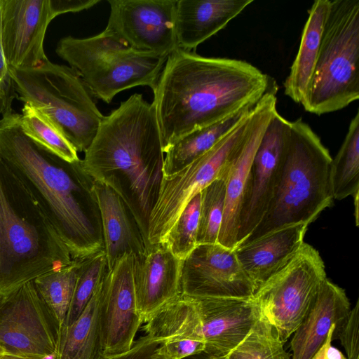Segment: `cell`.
Returning <instances> with one entry per match:
<instances>
[{
    "mask_svg": "<svg viewBox=\"0 0 359 359\" xmlns=\"http://www.w3.org/2000/svg\"><path fill=\"white\" fill-rule=\"evenodd\" d=\"M276 87L274 79L248 62L177 48L152 90L163 153L184 135L255 106Z\"/></svg>",
    "mask_w": 359,
    "mask_h": 359,
    "instance_id": "cell-1",
    "label": "cell"
},
{
    "mask_svg": "<svg viewBox=\"0 0 359 359\" xmlns=\"http://www.w3.org/2000/svg\"><path fill=\"white\" fill-rule=\"evenodd\" d=\"M20 115L0 119V156L30 192L73 259L104 250L94 180L81 159L68 162L22 131Z\"/></svg>",
    "mask_w": 359,
    "mask_h": 359,
    "instance_id": "cell-2",
    "label": "cell"
},
{
    "mask_svg": "<svg viewBox=\"0 0 359 359\" xmlns=\"http://www.w3.org/2000/svg\"><path fill=\"white\" fill-rule=\"evenodd\" d=\"M84 153L82 162L86 172L123 199L148 247L149 219L163 178L164 161L152 103L142 94L130 95L104 116Z\"/></svg>",
    "mask_w": 359,
    "mask_h": 359,
    "instance_id": "cell-3",
    "label": "cell"
},
{
    "mask_svg": "<svg viewBox=\"0 0 359 359\" xmlns=\"http://www.w3.org/2000/svg\"><path fill=\"white\" fill-rule=\"evenodd\" d=\"M73 260L37 202L0 156V297Z\"/></svg>",
    "mask_w": 359,
    "mask_h": 359,
    "instance_id": "cell-4",
    "label": "cell"
},
{
    "mask_svg": "<svg viewBox=\"0 0 359 359\" xmlns=\"http://www.w3.org/2000/svg\"><path fill=\"white\" fill-rule=\"evenodd\" d=\"M332 159L306 123L302 118L291 122L289 145L276 193L260 222L238 246L288 225H309L330 207L334 200Z\"/></svg>",
    "mask_w": 359,
    "mask_h": 359,
    "instance_id": "cell-5",
    "label": "cell"
},
{
    "mask_svg": "<svg viewBox=\"0 0 359 359\" xmlns=\"http://www.w3.org/2000/svg\"><path fill=\"white\" fill-rule=\"evenodd\" d=\"M55 52L78 73L91 95L106 103L135 86L153 90L167 60L134 50L106 29L88 38L63 37Z\"/></svg>",
    "mask_w": 359,
    "mask_h": 359,
    "instance_id": "cell-6",
    "label": "cell"
},
{
    "mask_svg": "<svg viewBox=\"0 0 359 359\" xmlns=\"http://www.w3.org/2000/svg\"><path fill=\"white\" fill-rule=\"evenodd\" d=\"M358 98L359 0L330 1L310 88L302 105L320 116Z\"/></svg>",
    "mask_w": 359,
    "mask_h": 359,
    "instance_id": "cell-7",
    "label": "cell"
},
{
    "mask_svg": "<svg viewBox=\"0 0 359 359\" xmlns=\"http://www.w3.org/2000/svg\"><path fill=\"white\" fill-rule=\"evenodd\" d=\"M10 69L17 97L46 115L77 152H84L104 116L78 73L48 60L35 68Z\"/></svg>",
    "mask_w": 359,
    "mask_h": 359,
    "instance_id": "cell-8",
    "label": "cell"
},
{
    "mask_svg": "<svg viewBox=\"0 0 359 359\" xmlns=\"http://www.w3.org/2000/svg\"><path fill=\"white\" fill-rule=\"evenodd\" d=\"M250 115L206 153L175 175L161 182L149 219V245L163 243L187 204L217 179H226L231 160L242 144Z\"/></svg>",
    "mask_w": 359,
    "mask_h": 359,
    "instance_id": "cell-9",
    "label": "cell"
},
{
    "mask_svg": "<svg viewBox=\"0 0 359 359\" xmlns=\"http://www.w3.org/2000/svg\"><path fill=\"white\" fill-rule=\"evenodd\" d=\"M326 278L319 252L304 243L293 259L255 293L252 299L283 344L302 323Z\"/></svg>",
    "mask_w": 359,
    "mask_h": 359,
    "instance_id": "cell-10",
    "label": "cell"
},
{
    "mask_svg": "<svg viewBox=\"0 0 359 359\" xmlns=\"http://www.w3.org/2000/svg\"><path fill=\"white\" fill-rule=\"evenodd\" d=\"M60 327L33 281L0 297V347L25 359H55Z\"/></svg>",
    "mask_w": 359,
    "mask_h": 359,
    "instance_id": "cell-11",
    "label": "cell"
},
{
    "mask_svg": "<svg viewBox=\"0 0 359 359\" xmlns=\"http://www.w3.org/2000/svg\"><path fill=\"white\" fill-rule=\"evenodd\" d=\"M135 257L124 254L104 276L98 306V353L119 355L129 351L143 323L134 287Z\"/></svg>",
    "mask_w": 359,
    "mask_h": 359,
    "instance_id": "cell-12",
    "label": "cell"
},
{
    "mask_svg": "<svg viewBox=\"0 0 359 359\" xmlns=\"http://www.w3.org/2000/svg\"><path fill=\"white\" fill-rule=\"evenodd\" d=\"M290 132L291 122L277 111L264 132L250 167L239 215L236 246L260 222L276 193Z\"/></svg>",
    "mask_w": 359,
    "mask_h": 359,
    "instance_id": "cell-13",
    "label": "cell"
},
{
    "mask_svg": "<svg viewBox=\"0 0 359 359\" xmlns=\"http://www.w3.org/2000/svg\"><path fill=\"white\" fill-rule=\"evenodd\" d=\"M106 29L134 50L168 57L178 48L175 30L177 0H109Z\"/></svg>",
    "mask_w": 359,
    "mask_h": 359,
    "instance_id": "cell-14",
    "label": "cell"
},
{
    "mask_svg": "<svg viewBox=\"0 0 359 359\" xmlns=\"http://www.w3.org/2000/svg\"><path fill=\"white\" fill-rule=\"evenodd\" d=\"M255 288L234 249L199 244L183 260L181 294L194 298L251 299Z\"/></svg>",
    "mask_w": 359,
    "mask_h": 359,
    "instance_id": "cell-15",
    "label": "cell"
},
{
    "mask_svg": "<svg viewBox=\"0 0 359 359\" xmlns=\"http://www.w3.org/2000/svg\"><path fill=\"white\" fill-rule=\"evenodd\" d=\"M2 39L10 68H35L48 59L43 42L53 20L49 0H2Z\"/></svg>",
    "mask_w": 359,
    "mask_h": 359,
    "instance_id": "cell-16",
    "label": "cell"
},
{
    "mask_svg": "<svg viewBox=\"0 0 359 359\" xmlns=\"http://www.w3.org/2000/svg\"><path fill=\"white\" fill-rule=\"evenodd\" d=\"M278 87L269 90L255 104L247 134L231 160L226 177L225 204L218 243L231 249L237 244L239 215L250 167L264 132L277 111Z\"/></svg>",
    "mask_w": 359,
    "mask_h": 359,
    "instance_id": "cell-17",
    "label": "cell"
},
{
    "mask_svg": "<svg viewBox=\"0 0 359 359\" xmlns=\"http://www.w3.org/2000/svg\"><path fill=\"white\" fill-rule=\"evenodd\" d=\"M205 341L204 352L224 358L248 335L260 315L251 299L194 298Z\"/></svg>",
    "mask_w": 359,
    "mask_h": 359,
    "instance_id": "cell-18",
    "label": "cell"
},
{
    "mask_svg": "<svg viewBox=\"0 0 359 359\" xmlns=\"http://www.w3.org/2000/svg\"><path fill=\"white\" fill-rule=\"evenodd\" d=\"M183 260L165 243L149 245L134 259L133 279L137 309L145 323L157 310L181 294Z\"/></svg>",
    "mask_w": 359,
    "mask_h": 359,
    "instance_id": "cell-19",
    "label": "cell"
},
{
    "mask_svg": "<svg viewBox=\"0 0 359 359\" xmlns=\"http://www.w3.org/2000/svg\"><path fill=\"white\" fill-rule=\"evenodd\" d=\"M146 335L156 341L169 359L203 352L205 341L196 299L181 294L145 322Z\"/></svg>",
    "mask_w": 359,
    "mask_h": 359,
    "instance_id": "cell-20",
    "label": "cell"
},
{
    "mask_svg": "<svg viewBox=\"0 0 359 359\" xmlns=\"http://www.w3.org/2000/svg\"><path fill=\"white\" fill-rule=\"evenodd\" d=\"M308 226L305 223L288 225L234 249L256 292L300 251Z\"/></svg>",
    "mask_w": 359,
    "mask_h": 359,
    "instance_id": "cell-21",
    "label": "cell"
},
{
    "mask_svg": "<svg viewBox=\"0 0 359 359\" xmlns=\"http://www.w3.org/2000/svg\"><path fill=\"white\" fill-rule=\"evenodd\" d=\"M344 289L327 278L290 341L292 359H311L332 326L337 329L351 311Z\"/></svg>",
    "mask_w": 359,
    "mask_h": 359,
    "instance_id": "cell-22",
    "label": "cell"
},
{
    "mask_svg": "<svg viewBox=\"0 0 359 359\" xmlns=\"http://www.w3.org/2000/svg\"><path fill=\"white\" fill-rule=\"evenodd\" d=\"M100 209L104 251L108 269L124 254L142 257L147 245L137 221L123 199L110 187L94 180Z\"/></svg>",
    "mask_w": 359,
    "mask_h": 359,
    "instance_id": "cell-23",
    "label": "cell"
},
{
    "mask_svg": "<svg viewBox=\"0 0 359 359\" xmlns=\"http://www.w3.org/2000/svg\"><path fill=\"white\" fill-rule=\"evenodd\" d=\"M253 0H177L175 30L178 48L192 51L226 25Z\"/></svg>",
    "mask_w": 359,
    "mask_h": 359,
    "instance_id": "cell-24",
    "label": "cell"
},
{
    "mask_svg": "<svg viewBox=\"0 0 359 359\" xmlns=\"http://www.w3.org/2000/svg\"><path fill=\"white\" fill-rule=\"evenodd\" d=\"M330 0H317L309 11L299 48L284 83V93L302 104L309 93L320 46Z\"/></svg>",
    "mask_w": 359,
    "mask_h": 359,
    "instance_id": "cell-25",
    "label": "cell"
},
{
    "mask_svg": "<svg viewBox=\"0 0 359 359\" xmlns=\"http://www.w3.org/2000/svg\"><path fill=\"white\" fill-rule=\"evenodd\" d=\"M255 106L180 138L164 153L163 177L175 175L206 153L245 119Z\"/></svg>",
    "mask_w": 359,
    "mask_h": 359,
    "instance_id": "cell-26",
    "label": "cell"
},
{
    "mask_svg": "<svg viewBox=\"0 0 359 359\" xmlns=\"http://www.w3.org/2000/svg\"><path fill=\"white\" fill-rule=\"evenodd\" d=\"M101 283L102 280L76 320L60 327L55 359H95L98 353V306Z\"/></svg>",
    "mask_w": 359,
    "mask_h": 359,
    "instance_id": "cell-27",
    "label": "cell"
},
{
    "mask_svg": "<svg viewBox=\"0 0 359 359\" xmlns=\"http://www.w3.org/2000/svg\"><path fill=\"white\" fill-rule=\"evenodd\" d=\"M334 199L359 194V111L351 119L344 142L331 163Z\"/></svg>",
    "mask_w": 359,
    "mask_h": 359,
    "instance_id": "cell-28",
    "label": "cell"
},
{
    "mask_svg": "<svg viewBox=\"0 0 359 359\" xmlns=\"http://www.w3.org/2000/svg\"><path fill=\"white\" fill-rule=\"evenodd\" d=\"M82 259H74L68 266L33 280L60 327L67 318Z\"/></svg>",
    "mask_w": 359,
    "mask_h": 359,
    "instance_id": "cell-29",
    "label": "cell"
},
{
    "mask_svg": "<svg viewBox=\"0 0 359 359\" xmlns=\"http://www.w3.org/2000/svg\"><path fill=\"white\" fill-rule=\"evenodd\" d=\"M20 115L23 133L36 144L68 162L79 159L76 150L62 131L40 111L24 104Z\"/></svg>",
    "mask_w": 359,
    "mask_h": 359,
    "instance_id": "cell-30",
    "label": "cell"
},
{
    "mask_svg": "<svg viewBox=\"0 0 359 359\" xmlns=\"http://www.w3.org/2000/svg\"><path fill=\"white\" fill-rule=\"evenodd\" d=\"M224 359L291 358L276 329L260 312L248 335Z\"/></svg>",
    "mask_w": 359,
    "mask_h": 359,
    "instance_id": "cell-31",
    "label": "cell"
},
{
    "mask_svg": "<svg viewBox=\"0 0 359 359\" xmlns=\"http://www.w3.org/2000/svg\"><path fill=\"white\" fill-rule=\"evenodd\" d=\"M108 269L103 250L81 260L74 290L63 325L72 324L92 298Z\"/></svg>",
    "mask_w": 359,
    "mask_h": 359,
    "instance_id": "cell-32",
    "label": "cell"
},
{
    "mask_svg": "<svg viewBox=\"0 0 359 359\" xmlns=\"http://www.w3.org/2000/svg\"><path fill=\"white\" fill-rule=\"evenodd\" d=\"M226 179H217L201 191L197 245L218 243L223 219Z\"/></svg>",
    "mask_w": 359,
    "mask_h": 359,
    "instance_id": "cell-33",
    "label": "cell"
},
{
    "mask_svg": "<svg viewBox=\"0 0 359 359\" xmlns=\"http://www.w3.org/2000/svg\"><path fill=\"white\" fill-rule=\"evenodd\" d=\"M200 208L201 192L187 204L163 241L170 252L181 260L197 245Z\"/></svg>",
    "mask_w": 359,
    "mask_h": 359,
    "instance_id": "cell-34",
    "label": "cell"
},
{
    "mask_svg": "<svg viewBox=\"0 0 359 359\" xmlns=\"http://www.w3.org/2000/svg\"><path fill=\"white\" fill-rule=\"evenodd\" d=\"M359 302L351 309L340 326L334 330L332 341L339 339L345 349L348 359H359L358 323Z\"/></svg>",
    "mask_w": 359,
    "mask_h": 359,
    "instance_id": "cell-35",
    "label": "cell"
},
{
    "mask_svg": "<svg viewBox=\"0 0 359 359\" xmlns=\"http://www.w3.org/2000/svg\"><path fill=\"white\" fill-rule=\"evenodd\" d=\"M1 11L2 0H0V114L4 116L13 112L12 105L17 93L3 43Z\"/></svg>",
    "mask_w": 359,
    "mask_h": 359,
    "instance_id": "cell-36",
    "label": "cell"
},
{
    "mask_svg": "<svg viewBox=\"0 0 359 359\" xmlns=\"http://www.w3.org/2000/svg\"><path fill=\"white\" fill-rule=\"evenodd\" d=\"M95 359H169L160 345L145 335L135 341L131 348L126 353L103 356L97 354Z\"/></svg>",
    "mask_w": 359,
    "mask_h": 359,
    "instance_id": "cell-37",
    "label": "cell"
},
{
    "mask_svg": "<svg viewBox=\"0 0 359 359\" xmlns=\"http://www.w3.org/2000/svg\"><path fill=\"white\" fill-rule=\"evenodd\" d=\"M53 18L67 13H77L98 4V0H49Z\"/></svg>",
    "mask_w": 359,
    "mask_h": 359,
    "instance_id": "cell-38",
    "label": "cell"
},
{
    "mask_svg": "<svg viewBox=\"0 0 359 359\" xmlns=\"http://www.w3.org/2000/svg\"><path fill=\"white\" fill-rule=\"evenodd\" d=\"M334 327L335 326H332L328 332L325 342L313 355L311 359H348L339 349L334 347L331 344Z\"/></svg>",
    "mask_w": 359,
    "mask_h": 359,
    "instance_id": "cell-39",
    "label": "cell"
},
{
    "mask_svg": "<svg viewBox=\"0 0 359 359\" xmlns=\"http://www.w3.org/2000/svg\"><path fill=\"white\" fill-rule=\"evenodd\" d=\"M182 359H224V358H216V357L210 355L205 353L204 351H203V352L186 357Z\"/></svg>",
    "mask_w": 359,
    "mask_h": 359,
    "instance_id": "cell-40",
    "label": "cell"
},
{
    "mask_svg": "<svg viewBox=\"0 0 359 359\" xmlns=\"http://www.w3.org/2000/svg\"><path fill=\"white\" fill-rule=\"evenodd\" d=\"M2 359H25V358H20V357H17L15 355H8V354L5 353V355Z\"/></svg>",
    "mask_w": 359,
    "mask_h": 359,
    "instance_id": "cell-41",
    "label": "cell"
},
{
    "mask_svg": "<svg viewBox=\"0 0 359 359\" xmlns=\"http://www.w3.org/2000/svg\"><path fill=\"white\" fill-rule=\"evenodd\" d=\"M5 355V352L4 351V350L0 347V359H2L3 357Z\"/></svg>",
    "mask_w": 359,
    "mask_h": 359,
    "instance_id": "cell-42",
    "label": "cell"
}]
</instances>
